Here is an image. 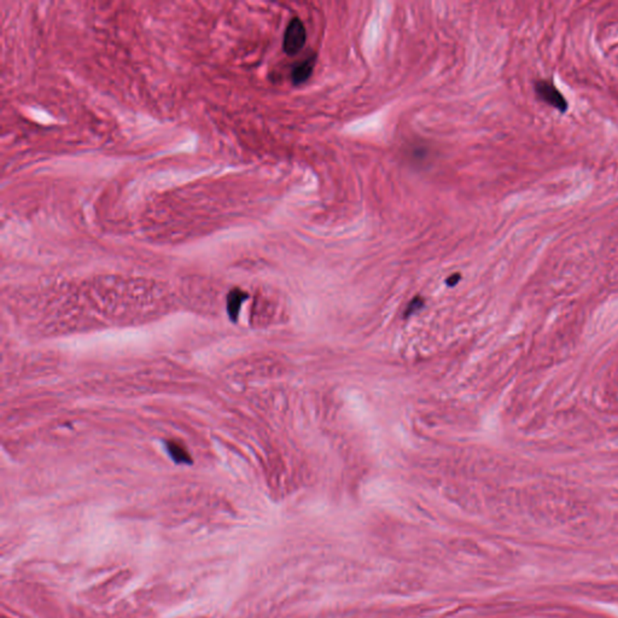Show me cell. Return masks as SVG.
<instances>
[{
    "label": "cell",
    "mask_w": 618,
    "mask_h": 618,
    "mask_svg": "<svg viewBox=\"0 0 618 618\" xmlns=\"http://www.w3.org/2000/svg\"><path fill=\"white\" fill-rule=\"evenodd\" d=\"M247 298V294L240 290H233L228 296V313L231 318H236L240 311V304Z\"/></svg>",
    "instance_id": "4"
},
{
    "label": "cell",
    "mask_w": 618,
    "mask_h": 618,
    "mask_svg": "<svg viewBox=\"0 0 618 618\" xmlns=\"http://www.w3.org/2000/svg\"><path fill=\"white\" fill-rule=\"evenodd\" d=\"M314 64H316L314 56H311V57H308L307 59H304L302 62L298 63L297 66L293 69V73H291L293 82L295 84H301L303 82H306L309 79V76L311 75V73H313Z\"/></svg>",
    "instance_id": "3"
},
{
    "label": "cell",
    "mask_w": 618,
    "mask_h": 618,
    "mask_svg": "<svg viewBox=\"0 0 618 618\" xmlns=\"http://www.w3.org/2000/svg\"><path fill=\"white\" fill-rule=\"evenodd\" d=\"M306 38L307 33L302 21L297 17L293 18L285 31L283 49L289 56H294L302 50L306 43Z\"/></svg>",
    "instance_id": "2"
},
{
    "label": "cell",
    "mask_w": 618,
    "mask_h": 618,
    "mask_svg": "<svg viewBox=\"0 0 618 618\" xmlns=\"http://www.w3.org/2000/svg\"><path fill=\"white\" fill-rule=\"evenodd\" d=\"M422 304H424V302H422V298H414L413 301L409 303V309L406 311V314L409 316V314H412L414 311H419V309L422 307Z\"/></svg>",
    "instance_id": "6"
},
{
    "label": "cell",
    "mask_w": 618,
    "mask_h": 618,
    "mask_svg": "<svg viewBox=\"0 0 618 618\" xmlns=\"http://www.w3.org/2000/svg\"><path fill=\"white\" fill-rule=\"evenodd\" d=\"M459 281H460V274H459V273H455V274H453V276L450 277V278L447 279V284L450 285V286H454V285L457 284Z\"/></svg>",
    "instance_id": "7"
},
{
    "label": "cell",
    "mask_w": 618,
    "mask_h": 618,
    "mask_svg": "<svg viewBox=\"0 0 618 618\" xmlns=\"http://www.w3.org/2000/svg\"><path fill=\"white\" fill-rule=\"evenodd\" d=\"M534 89L535 94L541 102L547 104L559 112H563V114L569 110V103L565 98L564 94L557 89L556 84H553L552 81L543 80V79L536 80L534 84Z\"/></svg>",
    "instance_id": "1"
},
{
    "label": "cell",
    "mask_w": 618,
    "mask_h": 618,
    "mask_svg": "<svg viewBox=\"0 0 618 618\" xmlns=\"http://www.w3.org/2000/svg\"><path fill=\"white\" fill-rule=\"evenodd\" d=\"M169 452H170L172 457H173L177 462L185 463V462L189 460L186 452H185L180 446L177 445V443H172V445L169 446Z\"/></svg>",
    "instance_id": "5"
},
{
    "label": "cell",
    "mask_w": 618,
    "mask_h": 618,
    "mask_svg": "<svg viewBox=\"0 0 618 618\" xmlns=\"http://www.w3.org/2000/svg\"><path fill=\"white\" fill-rule=\"evenodd\" d=\"M604 608H606L609 612L618 617V605H604Z\"/></svg>",
    "instance_id": "8"
}]
</instances>
